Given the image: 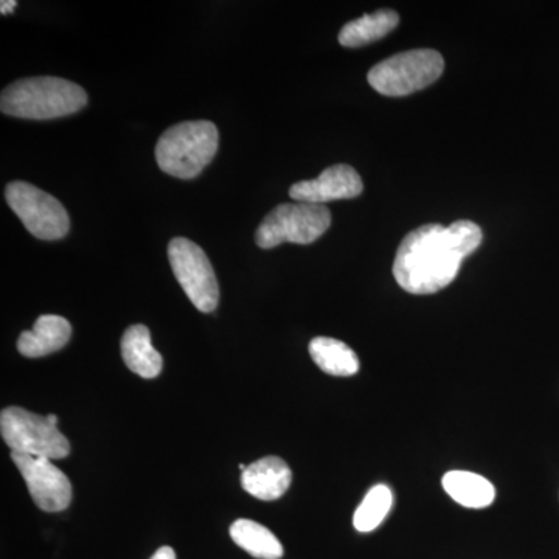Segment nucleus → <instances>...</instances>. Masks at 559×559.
I'll return each mask as SVG.
<instances>
[{"label": "nucleus", "mask_w": 559, "mask_h": 559, "mask_svg": "<svg viewBox=\"0 0 559 559\" xmlns=\"http://www.w3.org/2000/svg\"><path fill=\"white\" fill-rule=\"evenodd\" d=\"M484 234L476 223L460 219L444 227L426 224L412 230L396 250L393 275L411 294H436L450 286L463 260L477 250Z\"/></svg>", "instance_id": "nucleus-1"}, {"label": "nucleus", "mask_w": 559, "mask_h": 559, "mask_svg": "<svg viewBox=\"0 0 559 559\" xmlns=\"http://www.w3.org/2000/svg\"><path fill=\"white\" fill-rule=\"evenodd\" d=\"M87 105V94L72 81L35 76L14 81L0 95V109L11 117L51 120L72 116Z\"/></svg>", "instance_id": "nucleus-2"}, {"label": "nucleus", "mask_w": 559, "mask_h": 559, "mask_svg": "<svg viewBox=\"0 0 559 559\" xmlns=\"http://www.w3.org/2000/svg\"><path fill=\"white\" fill-rule=\"evenodd\" d=\"M219 145L212 121H183L162 134L156 146L160 170L179 179H194L213 160Z\"/></svg>", "instance_id": "nucleus-3"}, {"label": "nucleus", "mask_w": 559, "mask_h": 559, "mask_svg": "<svg viewBox=\"0 0 559 559\" xmlns=\"http://www.w3.org/2000/svg\"><path fill=\"white\" fill-rule=\"evenodd\" d=\"M444 60L437 50L418 49L393 55L370 70L369 83L385 97H406L426 90L443 75Z\"/></svg>", "instance_id": "nucleus-4"}, {"label": "nucleus", "mask_w": 559, "mask_h": 559, "mask_svg": "<svg viewBox=\"0 0 559 559\" xmlns=\"http://www.w3.org/2000/svg\"><path fill=\"white\" fill-rule=\"evenodd\" d=\"M331 226V213L326 205L310 202L280 204L261 221L255 242L261 249L277 248L283 242L311 245L318 241Z\"/></svg>", "instance_id": "nucleus-5"}, {"label": "nucleus", "mask_w": 559, "mask_h": 559, "mask_svg": "<svg viewBox=\"0 0 559 559\" xmlns=\"http://www.w3.org/2000/svg\"><path fill=\"white\" fill-rule=\"evenodd\" d=\"M0 433L11 452L60 460L68 457L69 440L50 425L47 417L33 414L22 407H7L0 414Z\"/></svg>", "instance_id": "nucleus-6"}, {"label": "nucleus", "mask_w": 559, "mask_h": 559, "mask_svg": "<svg viewBox=\"0 0 559 559\" xmlns=\"http://www.w3.org/2000/svg\"><path fill=\"white\" fill-rule=\"evenodd\" d=\"M5 200L33 237L55 241L69 234L70 219L64 205L38 187L14 180L7 186Z\"/></svg>", "instance_id": "nucleus-7"}, {"label": "nucleus", "mask_w": 559, "mask_h": 559, "mask_svg": "<svg viewBox=\"0 0 559 559\" xmlns=\"http://www.w3.org/2000/svg\"><path fill=\"white\" fill-rule=\"evenodd\" d=\"M168 260L191 304L201 312L215 311L219 301L218 280L204 250L187 238H175L168 245Z\"/></svg>", "instance_id": "nucleus-8"}, {"label": "nucleus", "mask_w": 559, "mask_h": 559, "mask_svg": "<svg viewBox=\"0 0 559 559\" xmlns=\"http://www.w3.org/2000/svg\"><path fill=\"white\" fill-rule=\"evenodd\" d=\"M11 460L20 469L32 499L40 510L57 513L69 509L72 502V485L69 477L50 459L11 452Z\"/></svg>", "instance_id": "nucleus-9"}, {"label": "nucleus", "mask_w": 559, "mask_h": 559, "mask_svg": "<svg viewBox=\"0 0 559 559\" xmlns=\"http://www.w3.org/2000/svg\"><path fill=\"white\" fill-rule=\"evenodd\" d=\"M364 183L359 173L349 165H333L318 179L301 180L289 189L294 202L326 204L330 201L353 200L362 193Z\"/></svg>", "instance_id": "nucleus-10"}, {"label": "nucleus", "mask_w": 559, "mask_h": 559, "mask_svg": "<svg viewBox=\"0 0 559 559\" xmlns=\"http://www.w3.org/2000/svg\"><path fill=\"white\" fill-rule=\"evenodd\" d=\"M293 473L288 463L274 455L253 462L242 471L241 485L253 498L272 502L288 491Z\"/></svg>", "instance_id": "nucleus-11"}, {"label": "nucleus", "mask_w": 559, "mask_h": 559, "mask_svg": "<svg viewBox=\"0 0 559 559\" xmlns=\"http://www.w3.org/2000/svg\"><path fill=\"white\" fill-rule=\"evenodd\" d=\"M72 336V325L61 316L46 314L36 320L31 331H24L17 349L25 358H43L64 348Z\"/></svg>", "instance_id": "nucleus-12"}, {"label": "nucleus", "mask_w": 559, "mask_h": 559, "mask_svg": "<svg viewBox=\"0 0 559 559\" xmlns=\"http://www.w3.org/2000/svg\"><path fill=\"white\" fill-rule=\"evenodd\" d=\"M121 356L128 369L145 380L159 377L164 366L160 353L151 344V333L145 325H132L124 331Z\"/></svg>", "instance_id": "nucleus-13"}, {"label": "nucleus", "mask_w": 559, "mask_h": 559, "mask_svg": "<svg viewBox=\"0 0 559 559\" xmlns=\"http://www.w3.org/2000/svg\"><path fill=\"white\" fill-rule=\"evenodd\" d=\"M441 484L444 491L466 509H487L496 499L495 485L469 471H450L444 474Z\"/></svg>", "instance_id": "nucleus-14"}, {"label": "nucleus", "mask_w": 559, "mask_h": 559, "mask_svg": "<svg viewBox=\"0 0 559 559\" xmlns=\"http://www.w3.org/2000/svg\"><path fill=\"white\" fill-rule=\"evenodd\" d=\"M400 24V16L393 10H378L358 20L348 22L340 33L341 46L356 49L388 36Z\"/></svg>", "instance_id": "nucleus-15"}, {"label": "nucleus", "mask_w": 559, "mask_h": 559, "mask_svg": "<svg viewBox=\"0 0 559 559\" xmlns=\"http://www.w3.org/2000/svg\"><path fill=\"white\" fill-rule=\"evenodd\" d=\"M316 366L331 377H353L359 371V359L345 342L331 337H316L310 344Z\"/></svg>", "instance_id": "nucleus-16"}, {"label": "nucleus", "mask_w": 559, "mask_h": 559, "mask_svg": "<svg viewBox=\"0 0 559 559\" xmlns=\"http://www.w3.org/2000/svg\"><path fill=\"white\" fill-rule=\"evenodd\" d=\"M231 539L253 558L280 559L283 546L270 528L250 520H238L230 527Z\"/></svg>", "instance_id": "nucleus-17"}, {"label": "nucleus", "mask_w": 559, "mask_h": 559, "mask_svg": "<svg viewBox=\"0 0 559 559\" xmlns=\"http://www.w3.org/2000/svg\"><path fill=\"white\" fill-rule=\"evenodd\" d=\"M393 492L388 485H377L367 492L366 498L355 511L353 525L360 533L373 532L380 527L382 522L392 510Z\"/></svg>", "instance_id": "nucleus-18"}, {"label": "nucleus", "mask_w": 559, "mask_h": 559, "mask_svg": "<svg viewBox=\"0 0 559 559\" xmlns=\"http://www.w3.org/2000/svg\"><path fill=\"white\" fill-rule=\"evenodd\" d=\"M150 559H176L175 550L171 547H160Z\"/></svg>", "instance_id": "nucleus-19"}, {"label": "nucleus", "mask_w": 559, "mask_h": 559, "mask_svg": "<svg viewBox=\"0 0 559 559\" xmlns=\"http://www.w3.org/2000/svg\"><path fill=\"white\" fill-rule=\"evenodd\" d=\"M17 3L14 0H2L0 2V13L10 14L13 13V10L16 9Z\"/></svg>", "instance_id": "nucleus-20"}, {"label": "nucleus", "mask_w": 559, "mask_h": 559, "mask_svg": "<svg viewBox=\"0 0 559 559\" xmlns=\"http://www.w3.org/2000/svg\"><path fill=\"white\" fill-rule=\"evenodd\" d=\"M47 419H49L50 425L58 426L57 415H47Z\"/></svg>", "instance_id": "nucleus-21"}]
</instances>
